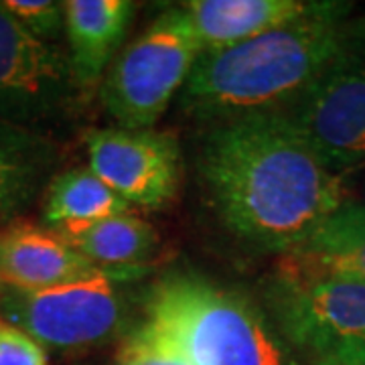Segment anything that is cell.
<instances>
[{
  "label": "cell",
  "instance_id": "cell-1",
  "mask_svg": "<svg viewBox=\"0 0 365 365\" xmlns=\"http://www.w3.org/2000/svg\"><path fill=\"white\" fill-rule=\"evenodd\" d=\"M197 167L220 222L237 240L280 256L347 201L345 175L327 167L274 112L213 124Z\"/></svg>",
  "mask_w": 365,
  "mask_h": 365
},
{
  "label": "cell",
  "instance_id": "cell-2",
  "mask_svg": "<svg viewBox=\"0 0 365 365\" xmlns=\"http://www.w3.org/2000/svg\"><path fill=\"white\" fill-rule=\"evenodd\" d=\"M349 2H317L309 14L240 45L203 51L181 90V108L203 122L280 112L359 33Z\"/></svg>",
  "mask_w": 365,
  "mask_h": 365
},
{
  "label": "cell",
  "instance_id": "cell-3",
  "mask_svg": "<svg viewBox=\"0 0 365 365\" xmlns=\"http://www.w3.org/2000/svg\"><path fill=\"white\" fill-rule=\"evenodd\" d=\"M144 319L177 341L193 365H299L270 314L201 274H165L144 297Z\"/></svg>",
  "mask_w": 365,
  "mask_h": 365
},
{
  "label": "cell",
  "instance_id": "cell-4",
  "mask_svg": "<svg viewBox=\"0 0 365 365\" xmlns=\"http://www.w3.org/2000/svg\"><path fill=\"white\" fill-rule=\"evenodd\" d=\"M268 314L307 365H365V282L278 268Z\"/></svg>",
  "mask_w": 365,
  "mask_h": 365
},
{
  "label": "cell",
  "instance_id": "cell-5",
  "mask_svg": "<svg viewBox=\"0 0 365 365\" xmlns=\"http://www.w3.org/2000/svg\"><path fill=\"white\" fill-rule=\"evenodd\" d=\"M199 55L201 45L189 14L181 6L165 11L106 76L100 96L108 116L120 128H153L185 88Z\"/></svg>",
  "mask_w": 365,
  "mask_h": 365
},
{
  "label": "cell",
  "instance_id": "cell-6",
  "mask_svg": "<svg viewBox=\"0 0 365 365\" xmlns=\"http://www.w3.org/2000/svg\"><path fill=\"white\" fill-rule=\"evenodd\" d=\"M126 284L132 282L116 274L93 272L33 292L4 290L0 292V319L45 349L86 351L124 331Z\"/></svg>",
  "mask_w": 365,
  "mask_h": 365
},
{
  "label": "cell",
  "instance_id": "cell-7",
  "mask_svg": "<svg viewBox=\"0 0 365 365\" xmlns=\"http://www.w3.org/2000/svg\"><path fill=\"white\" fill-rule=\"evenodd\" d=\"M327 167H365V21L349 45L294 102L274 112Z\"/></svg>",
  "mask_w": 365,
  "mask_h": 365
},
{
  "label": "cell",
  "instance_id": "cell-8",
  "mask_svg": "<svg viewBox=\"0 0 365 365\" xmlns=\"http://www.w3.org/2000/svg\"><path fill=\"white\" fill-rule=\"evenodd\" d=\"M76 90L69 53L35 37L0 2V120L31 128L59 116Z\"/></svg>",
  "mask_w": 365,
  "mask_h": 365
},
{
  "label": "cell",
  "instance_id": "cell-9",
  "mask_svg": "<svg viewBox=\"0 0 365 365\" xmlns=\"http://www.w3.org/2000/svg\"><path fill=\"white\" fill-rule=\"evenodd\" d=\"M86 148L91 173L130 207H167L181 189V146L169 132L96 128L86 134Z\"/></svg>",
  "mask_w": 365,
  "mask_h": 365
},
{
  "label": "cell",
  "instance_id": "cell-10",
  "mask_svg": "<svg viewBox=\"0 0 365 365\" xmlns=\"http://www.w3.org/2000/svg\"><path fill=\"white\" fill-rule=\"evenodd\" d=\"M96 268L61 234L47 225L13 222L0 227V292L43 290L83 278Z\"/></svg>",
  "mask_w": 365,
  "mask_h": 365
},
{
  "label": "cell",
  "instance_id": "cell-11",
  "mask_svg": "<svg viewBox=\"0 0 365 365\" xmlns=\"http://www.w3.org/2000/svg\"><path fill=\"white\" fill-rule=\"evenodd\" d=\"M313 0H187L189 14L203 51H220L292 23L314 9Z\"/></svg>",
  "mask_w": 365,
  "mask_h": 365
},
{
  "label": "cell",
  "instance_id": "cell-12",
  "mask_svg": "<svg viewBox=\"0 0 365 365\" xmlns=\"http://www.w3.org/2000/svg\"><path fill=\"white\" fill-rule=\"evenodd\" d=\"M136 14L128 0H69L66 33L78 88H93L120 49Z\"/></svg>",
  "mask_w": 365,
  "mask_h": 365
},
{
  "label": "cell",
  "instance_id": "cell-13",
  "mask_svg": "<svg viewBox=\"0 0 365 365\" xmlns=\"http://www.w3.org/2000/svg\"><path fill=\"white\" fill-rule=\"evenodd\" d=\"M278 268L365 282V207L361 201H343L300 246L282 256Z\"/></svg>",
  "mask_w": 365,
  "mask_h": 365
},
{
  "label": "cell",
  "instance_id": "cell-14",
  "mask_svg": "<svg viewBox=\"0 0 365 365\" xmlns=\"http://www.w3.org/2000/svg\"><path fill=\"white\" fill-rule=\"evenodd\" d=\"M57 146L41 132L0 120V227L19 220L53 179Z\"/></svg>",
  "mask_w": 365,
  "mask_h": 365
},
{
  "label": "cell",
  "instance_id": "cell-15",
  "mask_svg": "<svg viewBox=\"0 0 365 365\" xmlns=\"http://www.w3.org/2000/svg\"><path fill=\"white\" fill-rule=\"evenodd\" d=\"M67 240L96 268L130 282L140 280L150 270V260L158 248V234L153 225L134 213L102 220Z\"/></svg>",
  "mask_w": 365,
  "mask_h": 365
},
{
  "label": "cell",
  "instance_id": "cell-16",
  "mask_svg": "<svg viewBox=\"0 0 365 365\" xmlns=\"http://www.w3.org/2000/svg\"><path fill=\"white\" fill-rule=\"evenodd\" d=\"M122 213H132L130 205L98 179L90 167H76L55 175L49 182L43 222L53 232L71 237Z\"/></svg>",
  "mask_w": 365,
  "mask_h": 365
},
{
  "label": "cell",
  "instance_id": "cell-17",
  "mask_svg": "<svg viewBox=\"0 0 365 365\" xmlns=\"http://www.w3.org/2000/svg\"><path fill=\"white\" fill-rule=\"evenodd\" d=\"M114 365H193L181 345L144 319L124 335Z\"/></svg>",
  "mask_w": 365,
  "mask_h": 365
},
{
  "label": "cell",
  "instance_id": "cell-18",
  "mask_svg": "<svg viewBox=\"0 0 365 365\" xmlns=\"http://www.w3.org/2000/svg\"><path fill=\"white\" fill-rule=\"evenodd\" d=\"M4 9L43 41L59 39L66 31V2L57 0H4Z\"/></svg>",
  "mask_w": 365,
  "mask_h": 365
},
{
  "label": "cell",
  "instance_id": "cell-19",
  "mask_svg": "<svg viewBox=\"0 0 365 365\" xmlns=\"http://www.w3.org/2000/svg\"><path fill=\"white\" fill-rule=\"evenodd\" d=\"M0 365H47V353L21 329L0 327Z\"/></svg>",
  "mask_w": 365,
  "mask_h": 365
},
{
  "label": "cell",
  "instance_id": "cell-20",
  "mask_svg": "<svg viewBox=\"0 0 365 365\" xmlns=\"http://www.w3.org/2000/svg\"><path fill=\"white\" fill-rule=\"evenodd\" d=\"M361 205L365 207V187H364V199H361Z\"/></svg>",
  "mask_w": 365,
  "mask_h": 365
}]
</instances>
